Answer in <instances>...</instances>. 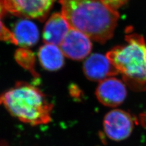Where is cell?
Instances as JSON below:
<instances>
[{
	"label": "cell",
	"instance_id": "277c9868",
	"mask_svg": "<svg viewBox=\"0 0 146 146\" xmlns=\"http://www.w3.org/2000/svg\"><path fill=\"white\" fill-rule=\"evenodd\" d=\"M55 0H3L7 12L20 17L43 20Z\"/></svg>",
	"mask_w": 146,
	"mask_h": 146
},
{
	"label": "cell",
	"instance_id": "30bf717a",
	"mask_svg": "<svg viewBox=\"0 0 146 146\" xmlns=\"http://www.w3.org/2000/svg\"><path fill=\"white\" fill-rule=\"evenodd\" d=\"M17 45L21 48L31 47L37 43L39 31L37 26L31 20H21L17 21L12 32Z\"/></svg>",
	"mask_w": 146,
	"mask_h": 146
},
{
	"label": "cell",
	"instance_id": "ba28073f",
	"mask_svg": "<svg viewBox=\"0 0 146 146\" xmlns=\"http://www.w3.org/2000/svg\"><path fill=\"white\" fill-rule=\"evenodd\" d=\"M83 70L86 78L95 82H101L119 73L107 56L99 53L93 54L87 58Z\"/></svg>",
	"mask_w": 146,
	"mask_h": 146
},
{
	"label": "cell",
	"instance_id": "5bb4252c",
	"mask_svg": "<svg viewBox=\"0 0 146 146\" xmlns=\"http://www.w3.org/2000/svg\"><path fill=\"white\" fill-rule=\"evenodd\" d=\"M108 5L112 7L116 10L120 8L129 1V0H105Z\"/></svg>",
	"mask_w": 146,
	"mask_h": 146
},
{
	"label": "cell",
	"instance_id": "6da1fadb",
	"mask_svg": "<svg viewBox=\"0 0 146 146\" xmlns=\"http://www.w3.org/2000/svg\"><path fill=\"white\" fill-rule=\"evenodd\" d=\"M62 13L71 28L100 43L111 39L119 18L105 0H60Z\"/></svg>",
	"mask_w": 146,
	"mask_h": 146
},
{
	"label": "cell",
	"instance_id": "4fadbf2b",
	"mask_svg": "<svg viewBox=\"0 0 146 146\" xmlns=\"http://www.w3.org/2000/svg\"><path fill=\"white\" fill-rule=\"evenodd\" d=\"M6 12L7 11L5 7H4L3 0H0V41L1 42H9L17 45L16 40L12 34V32L9 31L4 25L1 21V18Z\"/></svg>",
	"mask_w": 146,
	"mask_h": 146
},
{
	"label": "cell",
	"instance_id": "9c48e42d",
	"mask_svg": "<svg viewBox=\"0 0 146 146\" xmlns=\"http://www.w3.org/2000/svg\"><path fill=\"white\" fill-rule=\"evenodd\" d=\"M71 27L62 13H54L46 23L43 32L45 43L60 46Z\"/></svg>",
	"mask_w": 146,
	"mask_h": 146
},
{
	"label": "cell",
	"instance_id": "8fae6325",
	"mask_svg": "<svg viewBox=\"0 0 146 146\" xmlns=\"http://www.w3.org/2000/svg\"><path fill=\"white\" fill-rule=\"evenodd\" d=\"M40 65L49 71L61 69L65 63V56L58 46L45 43L39 49L38 53Z\"/></svg>",
	"mask_w": 146,
	"mask_h": 146
},
{
	"label": "cell",
	"instance_id": "7a4b0ae2",
	"mask_svg": "<svg viewBox=\"0 0 146 146\" xmlns=\"http://www.w3.org/2000/svg\"><path fill=\"white\" fill-rule=\"evenodd\" d=\"M0 106L20 121L33 126L51 121L53 105L45 94L33 85L23 81L0 94Z\"/></svg>",
	"mask_w": 146,
	"mask_h": 146
},
{
	"label": "cell",
	"instance_id": "3957f363",
	"mask_svg": "<svg viewBox=\"0 0 146 146\" xmlns=\"http://www.w3.org/2000/svg\"><path fill=\"white\" fill-rule=\"evenodd\" d=\"M125 40V44L112 48L106 56L130 88L145 91L146 42L142 35L135 33L127 34Z\"/></svg>",
	"mask_w": 146,
	"mask_h": 146
},
{
	"label": "cell",
	"instance_id": "8992f818",
	"mask_svg": "<svg viewBox=\"0 0 146 146\" xmlns=\"http://www.w3.org/2000/svg\"><path fill=\"white\" fill-rule=\"evenodd\" d=\"M64 56L74 60L87 57L92 49L90 38L82 32L71 28L60 45Z\"/></svg>",
	"mask_w": 146,
	"mask_h": 146
},
{
	"label": "cell",
	"instance_id": "9a60e30c",
	"mask_svg": "<svg viewBox=\"0 0 146 146\" xmlns=\"http://www.w3.org/2000/svg\"><path fill=\"white\" fill-rule=\"evenodd\" d=\"M139 122L143 127L146 128V112L141 113L139 115Z\"/></svg>",
	"mask_w": 146,
	"mask_h": 146
},
{
	"label": "cell",
	"instance_id": "52a82bcc",
	"mask_svg": "<svg viewBox=\"0 0 146 146\" xmlns=\"http://www.w3.org/2000/svg\"><path fill=\"white\" fill-rule=\"evenodd\" d=\"M96 94L99 101L104 106L115 107L124 101L127 89L123 82L111 77L100 82Z\"/></svg>",
	"mask_w": 146,
	"mask_h": 146
},
{
	"label": "cell",
	"instance_id": "7c38bea8",
	"mask_svg": "<svg viewBox=\"0 0 146 146\" xmlns=\"http://www.w3.org/2000/svg\"><path fill=\"white\" fill-rule=\"evenodd\" d=\"M15 60L25 70L29 71L34 78L39 75L35 70V57L34 52L27 48H20L15 52Z\"/></svg>",
	"mask_w": 146,
	"mask_h": 146
},
{
	"label": "cell",
	"instance_id": "5b68a950",
	"mask_svg": "<svg viewBox=\"0 0 146 146\" xmlns=\"http://www.w3.org/2000/svg\"><path fill=\"white\" fill-rule=\"evenodd\" d=\"M104 130L108 138L115 141L125 139L132 132L134 121L129 113L122 110H113L106 115Z\"/></svg>",
	"mask_w": 146,
	"mask_h": 146
}]
</instances>
